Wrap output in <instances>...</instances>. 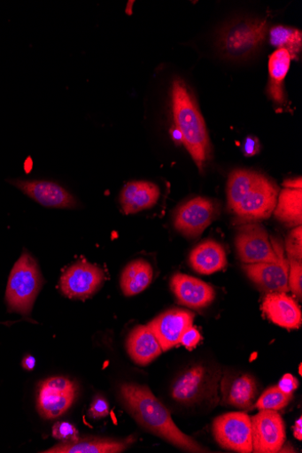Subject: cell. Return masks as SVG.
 <instances>
[{"instance_id":"obj_1","label":"cell","mask_w":302,"mask_h":453,"mask_svg":"<svg viewBox=\"0 0 302 453\" xmlns=\"http://www.w3.org/2000/svg\"><path fill=\"white\" fill-rule=\"evenodd\" d=\"M120 396L128 413L146 430L185 451L205 452L204 447L176 426L168 410L147 387L123 384Z\"/></svg>"},{"instance_id":"obj_2","label":"cell","mask_w":302,"mask_h":453,"mask_svg":"<svg viewBox=\"0 0 302 453\" xmlns=\"http://www.w3.org/2000/svg\"><path fill=\"white\" fill-rule=\"evenodd\" d=\"M172 109L175 127L182 135V143L202 171L210 155V140L204 118L184 81L180 79L175 80L172 87Z\"/></svg>"},{"instance_id":"obj_3","label":"cell","mask_w":302,"mask_h":453,"mask_svg":"<svg viewBox=\"0 0 302 453\" xmlns=\"http://www.w3.org/2000/svg\"><path fill=\"white\" fill-rule=\"evenodd\" d=\"M221 372L218 365L196 364L188 367L171 388V397L183 406L217 402Z\"/></svg>"},{"instance_id":"obj_4","label":"cell","mask_w":302,"mask_h":453,"mask_svg":"<svg viewBox=\"0 0 302 453\" xmlns=\"http://www.w3.org/2000/svg\"><path fill=\"white\" fill-rule=\"evenodd\" d=\"M43 283L35 259L25 252L15 264L10 275L6 301L9 310L29 315Z\"/></svg>"},{"instance_id":"obj_5","label":"cell","mask_w":302,"mask_h":453,"mask_svg":"<svg viewBox=\"0 0 302 453\" xmlns=\"http://www.w3.org/2000/svg\"><path fill=\"white\" fill-rule=\"evenodd\" d=\"M267 28L266 20H236L221 32L220 49L229 58H244L261 45L266 39Z\"/></svg>"},{"instance_id":"obj_6","label":"cell","mask_w":302,"mask_h":453,"mask_svg":"<svg viewBox=\"0 0 302 453\" xmlns=\"http://www.w3.org/2000/svg\"><path fill=\"white\" fill-rule=\"evenodd\" d=\"M278 195V187L260 174L232 212L243 222L267 219L275 210Z\"/></svg>"},{"instance_id":"obj_7","label":"cell","mask_w":302,"mask_h":453,"mask_svg":"<svg viewBox=\"0 0 302 453\" xmlns=\"http://www.w3.org/2000/svg\"><path fill=\"white\" fill-rule=\"evenodd\" d=\"M277 256L275 263L243 265V269L256 285L267 293H288L289 261L284 257L281 241L272 239Z\"/></svg>"},{"instance_id":"obj_8","label":"cell","mask_w":302,"mask_h":453,"mask_svg":"<svg viewBox=\"0 0 302 453\" xmlns=\"http://www.w3.org/2000/svg\"><path fill=\"white\" fill-rule=\"evenodd\" d=\"M236 247L244 265L275 263L277 256L267 230L258 224L242 226L236 237Z\"/></svg>"},{"instance_id":"obj_9","label":"cell","mask_w":302,"mask_h":453,"mask_svg":"<svg viewBox=\"0 0 302 453\" xmlns=\"http://www.w3.org/2000/svg\"><path fill=\"white\" fill-rule=\"evenodd\" d=\"M215 441L227 449L242 453L252 452L251 418L244 413H228L213 423Z\"/></svg>"},{"instance_id":"obj_10","label":"cell","mask_w":302,"mask_h":453,"mask_svg":"<svg viewBox=\"0 0 302 453\" xmlns=\"http://www.w3.org/2000/svg\"><path fill=\"white\" fill-rule=\"evenodd\" d=\"M252 451L256 453L279 452L286 439L285 425L274 410H260L251 418Z\"/></svg>"},{"instance_id":"obj_11","label":"cell","mask_w":302,"mask_h":453,"mask_svg":"<svg viewBox=\"0 0 302 453\" xmlns=\"http://www.w3.org/2000/svg\"><path fill=\"white\" fill-rule=\"evenodd\" d=\"M76 393V386L66 378L56 377L43 382L37 395L40 415L47 419L61 417L73 404Z\"/></svg>"},{"instance_id":"obj_12","label":"cell","mask_w":302,"mask_h":453,"mask_svg":"<svg viewBox=\"0 0 302 453\" xmlns=\"http://www.w3.org/2000/svg\"><path fill=\"white\" fill-rule=\"evenodd\" d=\"M217 205L207 198L196 197L183 203L174 219L175 228L188 237L199 236L217 217Z\"/></svg>"},{"instance_id":"obj_13","label":"cell","mask_w":302,"mask_h":453,"mask_svg":"<svg viewBox=\"0 0 302 453\" xmlns=\"http://www.w3.org/2000/svg\"><path fill=\"white\" fill-rule=\"evenodd\" d=\"M104 279V272L100 268L81 262L64 273L61 289L69 298L86 299L99 289Z\"/></svg>"},{"instance_id":"obj_14","label":"cell","mask_w":302,"mask_h":453,"mask_svg":"<svg viewBox=\"0 0 302 453\" xmlns=\"http://www.w3.org/2000/svg\"><path fill=\"white\" fill-rule=\"evenodd\" d=\"M195 315L185 310H170L154 319L148 326L163 351L181 344L183 334L192 326Z\"/></svg>"},{"instance_id":"obj_15","label":"cell","mask_w":302,"mask_h":453,"mask_svg":"<svg viewBox=\"0 0 302 453\" xmlns=\"http://www.w3.org/2000/svg\"><path fill=\"white\" fill-rule=\"evenodd\" d=\"M10 182L25 195L47 208L73 209L74 197L61 186L49 181L14 180Z\"/></svg>"},{"instance_id":"obj_16","label":"cell","mask_w":302,"mask_h":453,"mask_svg":"<svg viewBox=\"0 0 302 453\" xmlns=\"http://www.w3.org/2000/svg\"><path fill=\"white\" fill-rule=\"evenodd\" d=\"M170 286L179 303L191 309L205 308L215 297L212 286L186 274H175L172 277Z\"/></svg>"},{"instance_id":"obj_17","label":"cell","mask_w":302,"mask_h":453,"mask_svg":"<svg viewBox=\"0 0 302 453\" xmlns=\"http://www.w3.org/2000/svg\"><path fill=\"white\" fill-rule=\"evenodd\" d=\"M262 310L273 323L288 329L301 325V311L298 303L285 293H269L264 299Z\"/></svg>"},{"instance_id":"obj_18","label":"cell","mask_w":302,"mask_h":453,"mask_svg":"<svg viewBox=\"0 0 302 453\" xmlns=\"http://www.w3.org/2000/svg\"><path fill=\"white\" fill-rule=\"evenodd\" d=\"M221 394L226 404L243 410L249 409L256 400L257 384L248 374H227L221 382Z\"/></svg>"},{"instance_id":"obj_19","label":"cell","mask_w":302,"mask_h":453,"mask_svg":"<svg viewBox=\"0 0 302 453\" xmlns=\"http://www.w3.org/2000/svg\"><path fill=\"white\" fill-rule=\"evenodd\" d=\"M160 196L159 188L148 181L128 183L120 196V202L125 214H136L153 207Z\"/></svg>"},{"instance_id":"obj_20","label":"cell","mask_w":302,"mask_h":453,"mask_svg":"<svg viewBox=\"0 0 302 453\" xmlns=\"http://www.w3.org/2000/svg\"><path fill=\"white\" fill-rule=\"evenodd\" d=\"M128 355L138 365H147L161 353V346L147 326H139L134 329L127 340Z\"/></svg>"},{"instance_id":"obj_21","label":"cell","mask_w":302,"mask_h":453,"mask_svg":"<svg viewBox=\"0 0 302 453\" xmlns=\"http://www.w3.org/2000/svg\"><path fill=\"white\" fill-rule=\"evenodd\" d=\"M190 263L197 273L209 275L226 267L227 254L221 243L209 240L195 247L190 256Z\"/></svg>"},{"instance_id":"obj_22","label":"cell","mask_w":302,"mask_h":453,"mask_svg":"<svg viewBox=\"0 0 302 453\" xmlns=\"http://www.w3.org/2000/svg\"><path fill=\"white\" fill-rule=\"evenodd\" d=\"M132 438L127 440L112 439H82L64 442L43 451L46 453H119L124 451L133 443Z\"/></svg>"},{"instance_id":"obj_23","label":"cell","mask_w":302,"mask_h":453,"mask_svg":"<svg viewBox=\"0 0 302 453\" xmlns=\"http://www.w3.org/2000/svg\"><path fill=\"white\" fill-rule=\"evenodd\" d=\"M153 278L151 265L144 260H136L128 264L120 278V287L126 296H135L143 293Z\"/></svg>"},{"instance_id":"obj_24","label":"cell","mask_w":302,"mask_h":453,"mask_svg":"<svg viewBox=\"0 0 302 453\" xmlns=\"http://www.w3.org/2000/svg\"><path fill=\"white\" fill-rule=\"evenodd\" d=\"M277 220L297 227L302 223V190L301 188H285L278 195L274 211Z\"/></svg>"},{"instance_id":"obj_25","label":"cell","mask_w":302,"mask_h":453,"mask_svg":"<svg viewBox=\"0 0 302 453\" xmlns=\"http://www.w3.org/2000/svg\"><path fill=\"white\" fill-rule=\"evenodd\" d=\"M291 59L290 53L283 49L277 50L270 57L268 95L279 105L285 101L283 81L290 70Z\"/></svg>"},{"instance_id":"obj_26","label":"cell","mask_w":302,"mask_h":453,"mask_svg":"<svg viewBox=\"0 0 302 453\" xmlns=\"http://www.w3.org/2000/svg\"><path fill=\"white\" fill-rule=\"evenodd\" d=\"M259 175L260 173L245 170H238L231 173L228 183V203L231 211L237 207Z\"/></svg>"},{"instance_id":"obj_27","label":"cell","mask_w":302,"mask_h":453,"mask_svg":"<svg viewBox=\"0 0 302 453\" xmlns=\"http://www.w3.org/2000/svg\"><path fill=\"white\" fill-rule=\"evenodd\" d=\"M270 41L274 47L278 50H287L291 58H296L302 48V34L299 30L277 26L270 31Z\"/></svg>"},{"instance_id":"obj_28","label":"cell","mask_w":302,"mask_h":453,"mask_svg":"<svg viewBox=\"0 0 302 453\" xmlns=\"http://www.w3.org/2000/svg\"><path fill=\"white\" fill-rule=\"evenodd\" d=\"M292 399V394L283 392L278 387L267 390L255 403L259 410L279 411L286 407Z\"/></svg>"},{"instance_id":"obj_29","label":"cell","mask_w":302,"mask_h":453,"mask_svg":"<svg viewBox=\"0 0 302 453\" xmlns=\"http://www.w3.org/2000/svg\"><path fill=\"white\" fill-rule=\"evenodd\" d=\"M302 228L301 226L290 231L286 239V251L288 260H302Z\"/></svg>"},{"instance_id":"obj_30","label":"cell","mask_w":302,"mask_h":453,"mask_svg":"<svg viewBox=\"0 0 302 453\" xmlns=\"http://www.w3.org/2000/svg\"><path fill=\"white\" fill-rule=\"evenodd\" d=\"M289 261V276L288 286L290 290L299 300L302 296V264L301 261Z\"/></svg>"},{"instance_id":"obj_31","label":"cell","mask_w":302,"mask_h":453,"mask_svg":"<svg viewBox=\"0 0 302 453\" xmlns=\"http://www.w3.org/2000/svg\"><path fill=\"white\" fill-rule=\"evenodd\" d=\"M53 436L64 442L79 440L76 428L67 422H60L53 427Z\"/></svg>"},{"instance_id":"obj_32","label":"cell","mask_w":302,"mask_h":453,"mask_svg":"<svg viewBox=\"0 0 302 453\" xmlns=\"http://www.w3.org/2000/svg\"><path fill=\"white\" fill-rule=\"evenodd\" d=\"M110 413V405L102 396H97L92 403L90 417L95 419L106 418Z\"/></svg>"},{"instance_id":"obj_33","label":"cell","mask_w":302,"mask_h":453,"mask_svg":"<svg viewBox=\"0 0 302 453\" xmlns=\"http://www.w3.org/2000/svg\"><path fill=\"white\" fill-rule=\"evenodd\" d=\"M201 341V335L196 327H190L183 334L181 344L189 349H194Z\"/></svg>"},{"instance_id":"obj_34","label":"cell","mask_w":302,"mask_h":453,"mask_svg":"<svg viewBox=\"0 0 302 453\" xmlns=\"http://www.w3.org/2000/svg\"><path fill=\"white\" fill-rule=\"evenodd\" d=\"M298 386V380L293 376L287 374L281 380L278 388L286 394H292Z\"/></svg>"},{"instance_id":"obj_35","label":"cell","mask_w":302,"mask_h":453,"mask_svg":"<svg viewBox=\"0 0 302 453\" xmlns=\"http://www.w3.org/2000/svg\"><path fill=\"white\" fill-rule=\"evenodd\" d=\"M260 142L253 136L246 138L244 144V151L245 156L251 157L256 155L260 150Z\"/></svg>"},{"instance_id":"obj_36","label":"cell","mask_w":302,"mask_h":453,"mask_svg":"<svg viewBox=\"0 0 302 453\" xmlns=\"http://www.w3.org/2000/svg\"><path fill=\"white\" fill-rule=\"evenodd\" d=\"M283 186L285 188H302L301 178L287 180L284 181Z\"/></svg>"},{"instance_id":"obj_37","label":"cell","mask_w":302,"mask_h":453,"mask_svg":"<svg viewBox=\"0 0 302 453\" xmlns=\"http://www.w3.org/2000/svg\"><path fill=\"white\" fill-rule=\"evenodd\" d=\"M294 437L299 441L302 439V423L301 418H299L295 423V426L293 428Z\"/></svg>"},{"instance_id":"obj_38","label":"cell","mask_w":302,"mask_h":453,"mask_svg":"<svg viewBox=\"0 0 302 453\" xmlns=\"http://www.w3.org/2000/svg\"><path fill=\"white\" fill-rule=\"evenodd\" d=\"M22 365L27 370H32L35 365V359L32 356H27L24 358Z\"/></svg>"},{"instance_id":"obj_39","label":"cell","mask_w":302,"mask_h":453,"mask_svg":"<svg viewBox=\"0 0 302 453\" xmlns=\"http://www.w3.org/2000/svg\"><path fill=\"white\" fill-rule=\"evenodd\" d=\"M172 137H174L175 142L182 143V135L176 127L172 130Z\"/></svg>"}]
</instances>
